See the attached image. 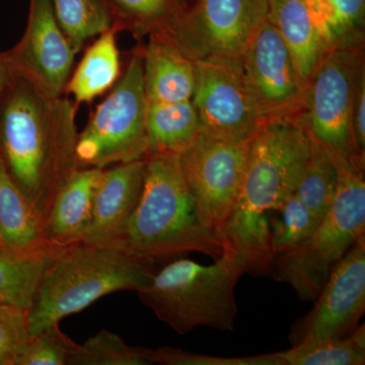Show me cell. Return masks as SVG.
Returning a JSON list of instances; mask_svg holds the SVG:
<instances>
[{
  "instance_id": "34",
  "label": "cell",
  "mask_w": 365,
  "mask_h": 365,
  "mask_svg": "<svg viewBox=\"0 0 365 365\" xmlns=\"http://www.w3.org/2000/svg\"><path fill=\"white\" fill-rule=\"evenodd\" d=\"M14 76L7 66L6 60H4V53L0 52V108H1L2 100H4V93L11 83Z\"/></svg>"
},
{
  "instance_id": "8",
  "label": "cell",
  "mask_w": 365,
  "mask_h": 365,
  "mask_svg": "<svg viewBox=\"0 0 365 365\" xmlns=\"http://www.w3.org/2000/svg\"><path fill=\"white\" fill-rule=\"evenodd\" d=\"M360 51L337 48L327 53L307 86L299 114L309 136L331 155L360 153L353 132L355 93L364 71Z\"/></svg>"
},
{
  "instance_id": "27",
  "label": "cell",
  "mask_w": 365,
  "mask_h": 365,
  "mask_svg": "<svg viewBox=\"0 0 365 365\" xmlns=\"http://www.w3.org/2000/svg\"><path fill=\"white\" fill-rule=\"evenodd\" d=\"M62 31L78 54L91 38L104 33L113 25L108 0H51Z\"/></svg>"
},
{
  "instance_id": "11",
  "label": "cell",
  "mask_w": 365,
  "mask_h": 365,
  "mask_svg": "<svg viewBox=\"0 0 365 365\" xmlns=\"http://www.w3.org/2000/svg\"><path fill=\"white\" fill-rule=\"evenodd\" d=\"M192 103L201 132L234 141L251 143L265 120L250 91L241 63L196 61Z\"/></svg>"
},
{
  "instance_id": "31",
  "label": "cell",
  "mask_w": 365,
  "mask_h": 365,
  "mask_svg": "<svg viewBox=\"0 0 365 365\" xmlns=\"http://www.w3.org/2000/svg\"><path fill=\"white\" fill-rule=\"evenodd\" d=\"M150 360L153 364L163 365H280L276 353L254 356L217 357L168 346L151 349Z\"/></svg>"
},
{
  "instance_id": "32",
  "label": "cell",
  "mask_w": 365,
  "mask_h": 365,
  "mask_svg": "<svg viewBox=\"0 0 365 365\" xmlns=\"http://www.w3.org/2000/svg\"><path fill=\"white\" fill-rule=\"evenodd\" d=\"M30 337L28 313L16 307L0 306V351L11 359L13 365Z\"/></svg>"
},
{
  "instance_id": "12",
  "label": "cell",
  "mask_w": 365,
  "mask_h": 365,
  "mask_svg": "<svg viewBox=\"0 0 365 365\" xmlns=\"http://www.w3.org/2000/svg\"><path fill=\"white\" fill-rule=\"evenodd\" d=\"M314 302L292 327V346L339 339L356 330L365 311V235L336 264Z\"/></svg>"
},
{
  "instance_id": "13",
  "label": "cell",
  "mask_w": 365,
  "mask_h": 365,
  "mask_svg": "<svg viewBox=\"0 0 365 365\" xmlns=\"http://www.w3.org/2000/svg\"><path fill=\"white\" fill-rule=\"evenodd\" d=\"M2 53L14 76L51 97L66 91L76 55L57 21L51 0H29L23 37Z\"/></svg>"
},
{
  "instance_id": "18",
  "label": "cell",
  "mask_w": 365,
  "mask_h": 365,
  "mask_svg": "<svg viewBox=\"0 0 365 365\" xmlns=\"http://www.w3.org/2000/svg\"><path fill=\"white\" fill-rule=\"evenodd\" d=\"M268 20L275 26L307 88L327 53L307 0H269Z\"/></svg>"
},
{
  "instance_id": "30",
  "label": "cell",
  "mask_w": 365,
  "mask_h": 365,
  "mask_svg": "<svg viewBox=\"0 0 365 365\" xmlns=\"http://www.w3.org/2000/svg\"><path fill=\"white\" fill-rule=\"evenodd\" d=\"M73 341L60 330L59 324L31 335L14 365H67Z\"/></svg>"
},
{
  "instance_id": "23",
  "label": "cell",
  "mask_w": 365,
  "mask_h": 365,
  "mask_svg": "<svg viewBox=\"0 0 365 365\" xmlns=\"http://www.w3.org/2000/svg\"><path fill=\"white\" fill-rule=\"evenodd\" d=\"M329 51L360 49L364 39L365 0H307Z\"/></svg>"
},
{
  "instance_id": "22",
  "label": "cell",
  "mask_w": 365,
  "mask_h": 365,
  "mask_svg": "<svg viewBox=\"0 0 365 365\" xmlns=\"http://www.w3.org/2000/svg\"><path fill=\"white\" fill-rule=\"evenodd\" d=\"M63 249L52 247L29 254L0 249V306L28 313L46 270Z\"/></svg>"
},
{
  "instance_id": "25",
  "label": "cell",
  "mask_w": 365,
  "mask_h": 365,
  "mask_svg": "<svg viewBox=\"0 0 365 365\" xmlns=\"http://www.w3.org/2000/svg\"><path fill=\"white\" fill-rule=\"evenodd\" d=\"M309 141V158L294 193L317 217L322 220L332 205L337 193L338 170L332 155L311 137Z\"/></svg>"
},
{
  "instance_id": "14",
  "label": "cell",
  "mask_w": 365,
  "mask_h": 365,
  "mask_svg": "<svg viewBox=\"0 0 365 365\" xmlns=\"http://www.w3.org/2000/svg\"><path fill=\"white\" fill-rule=\"evenodd\" d=\"M241 66L265 121L302 112L307 88L300 81L287 45L268 19L247 46Z\"/></svg>"
},
{
  "instance_id": "24",
  "label": "cell",
  "mask_w": 365,
  "mask_h": 365,
  "mask_svg": "<svg viewBox=\"0 0 365 365\" xmlns=\"http://www.w3.org/2000/svg\"><path fill=\"white\" fill-rule=\"evenodd\" d=\"M113 25L135 36L165 33L181 18L187 6L182 0H108Z\"/></svg>"
},
{
  "instance_id": "10",
  "label": "cell",
  "mask_w": 365,
  "mask_h": 365,
  "mask_svg": "<svg viewBox=\"0 0 365 365\" xmlns=\"http://www.w3.org/2000/svg\"><path fill=\"white\" fill-rule=\"evenodd\" d=\"M249 150L250 143H234L200 132L178 155L199 220L217 237L237 205Z\"/></svg>"
},
{
  "instance_id": "35",
  "label": "cell",
  "mask_w": 365,
  "mask_h": 365,
  "mask_svg": "<svg viewBox=\"0 0 365 365\" xmlns=\"http://www.w3.org/2000/svg\"><path fill=\"white\" fill-rule=\"evenodd\" d=\"M0 365H13L11 359L1 351H0Z\"/></svg>"
},
{
  "instance_id": "16",
  "label": "cell",
  "mask_w": 365,
  "mask_h": 365,
  "mask_svg": "<svg viewBox=\"0 0 365 365\" xmlns=\"http://www.w3.org/2000/svg\"><path fill=\"white\" fill-rule=\"evenodd\" d=\"M102 172L101 168H79L60 190L43 227L49 246L67 248L83 242L90 225L93 197Z\"/></svg>"
},
{
  "instance_id": "21",
  "label": "cell",
  "mask_w": 365,
  "mask_h": 365,
  "mask_svg": "<svg viewBox=\"0 0 365 365\" xmlns=\"http://www.w3.org/2000/svg\"><path fill=\"white\" fill-rule=\"evenodd\" d=\"M200 132V122L191 100L148 103V155L178 157L195 140Z\"/></svg>"
},
{
  "instance_id": "7",
  "label": "cell",
  "mask_w": 365,
  "mask_h": 365,
  "mask_svg": "<svg viewBox=\"0 0 365 365\" xmlns=\"http://www.w3.org/2000/svg\"><path fill=\"white\" fill-rule=\"evenodd\" d=\"M148 100L143 51L132 55L123 76L98 106L76 141L79 168H101L148 157Z\"/></svg>"
},
{
  "instance_id": "29",
  "label": "cell",
  "mask_w": 365,
  "mask_h": 365,
  "mask_svg": "<svg viewBox=\"0 0 365 365\" xmlns=\"http://www.w3.org/2000/svg\"><path fill=\"white\" fill-rule=\"evenodd\" d=\"M150 351L127 344L116 333L101 330L83 344L74 343L67 365H150Z\"/></svg>"
},
{
  "instance_id": "15",
  "label": "cell",
  "mask_w": 365,
  "mask_h": 365,
  "mask_svg": "<svg viewBox=\"0 0 365 365\" xmlns=\"http://www.w3.org/2000/svg\"><path fill=\"white\" fill-rule=\"evenodd\" d=\"M144 170L145 158L103 169L83 242L116 244L138 204L143 192Z\"/></svg>"
},
{
  "instance_id": "2",
  "label": "cell",
  "mask_w": 365,
  "mask_h": 365,
  "mask_svg": "<svg viewBox=\"0 0 365 365\" xmlns=\"http://www.w3.org/2000/svg\"><path fill=\"white\" fill-rule=\"evenodd\" d=\"M311 141L299 114L264 121L250 143L237 205L218 239L247 263L248 272H270L268 216L294 193Z\"/></svg>"
},
{
  "instance_id": "33",
  "label": "cell",
  "mask_w": 365,
  "mask_h": 365,
  "mask_svg": "<svg viewBox=\"0 0 365 365\" xmlns=\"http://www.w3.org/2000/svg\"><path fill=\"white\" fill-rule=\"evenodd\" d=\"M353 132L357 150L364 155L365 150V72L360 74L353 106Z\"/></svg>"
},
{
  "instance_id": "9",
  "label": "cell",
  "mask_w": 365,
  "mask_h": 365,
  "mask_svg": "<svg viewBox=\"0 0 365 365\" xmlns=\"http://www.w3.org/2000/svg\"><path fill=\"white\" fill-rule=\"evenodd\" d=\"M268 14L269 0H196L163 34L193 62L241 63Z\"/></svg>"
},
{
  "instance_id": "6",
  "label": "cell",
  "mask_w": 365,
  "mask_h": 365,
  "mask_svg": "<svg viewBox=\"0 0 365 365\" xmlns=\"http://www.w3.org/2000/svg\"><path fill=\"white\" fill-rule=\"evenodd\" d=\"M332 157L338 170L332 205L309 239L274 257L269 272L302 302L317 299L336 264L365 235L364 155Z\"/></svg>"
},
{
  "instance_id": "3",
  "label": "cell",
  "mask_w": 365,
  "mask_h": 365,
  "mask_svg": "<svg viewBox=\"0 0 365 365\" xmlns=\"http://www.w3.org/2000/svg\"><path fill=\"white\" fill-rule=\"evenodd\" d=\"M155 262L118 244L81 242L64 248L46 270L28 312L31 335L106 295L143 289L157 271Z\"/></svg>"
},
{
  "instance_id": "19",
  "label": "cell",
  "mask_w": 365,
  "mask_h": 365,
  "mask_svg": "<svg viewBox=\"0 0 365 365\" xmlns=\"http://www.w3.org/2000/svg\"><path fill=\"white\" fill-rule=\"evenodd\" d=\"M43 227L44 222L14 184L0 157V249L29 254L52 248L45 241Z\"/></svg>"
},
{
  "instance_id": "17",
  "label": "cell",
  "mask_w": 365,
  "mask_h": 365,
  "mask_svg": "<svg viewBox=\"0 0 365 365\" xmlns=\"http://www.w3.org/2000/svg\"><path fill=\"white\" fill-rule=\"evenodd\" d=\"M143 51L144 91L148 104L191 100L195 64L163 33L150 35Z\"/></svg>"
},
{
  "instance_id": "5",
  "label": "cell",
  "mask_w": 365,
  "mask_h": 365,
  "mask_svg": "<svg viewBox=\"0 0 365 365\" xmlns=\"http://www.w3.org/2000/svg\"><path fill=\"white\" fill-rule=\"evenodd\" d=\"M247 263L225 250L212 265L176 257L138 290L139 299L180 335L198 327L232 332L237 314L235 289Z\"/></svg>"
},
{
  "instance_id": "20",
  "label": "cell",
  "mask_w": 365,
  "mask_h": 365,
  "mask_svg": "<svg viewBox=\"0 0 365 365\" xmlns=\"http://www.w3.org/2000/svg\"><path fill=\"white\" fill-rule=\"evenodd\" d=\"M119 30L112 25L86 49L83 59L69 76L66 91L76 103H88L117 83L121 74L117 46Z\"/></svg>"
},
{
  "instance_id": "4",
  "label": "cell",
  "mask_w": 365,
  "mask_h": 365,
  "mask_svg": "<svg viewBox=\"0 0 365 365\" xmlns=\"http://www.w3.org/2000/svg\"><path fill=\"white\" fill-rule=\"evenodd\" d=\"M116 244L155 261L192 252L217 259L225 252L199 220L175 155L145 158L140 198Z\"/></svg>"
},
{
  "instance_id": "28",
  "label": "cell",
  "mask_w": 365,
  "mask_h": 365,
  "mask_svg": "<svg viewBox=\"0 0 365 365\" xmlns=\"http://www.w3.org/2000/svg\"><path fill=\"white\" fill-rule=\"evenodd\" d=\"M321 222L292 193L268 216L269 246L273 256L287 253L309 239Z\"/></svg>"
},
{
  "instance_id": "1",
  "label": "cell",
  "mask_w": 365,
  "mask_h": 365,
  "mask_svg": "<svg viewBox=\"0 0 365 365\" xmlns=\"http://www.w3.org/2000/svg\"><path fill=\"white\" fill-rule=\"evenodd\" d=\"M76 106L14 76L0 108V157L45 222L55 197L79 169Z\"/></svg>"
},
{
  "instance_id": "26",
  "label": "cell",
  "mask_w": 365,
  "mask_h": 365,
  "mask_svg": "<svg viewBox=\"0 0 365 365\" xmlns=\"http://www.w3.org/2000/svg\"><path fill=\"white\" fill-rule=\"evenodd\" d=\"M276 354L281 365H364V324L347 337L302 343Z\"/></svg>"
}]
</instances>
